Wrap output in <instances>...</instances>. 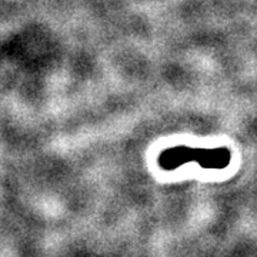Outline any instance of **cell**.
<instances>
[{
  "label": "cell",
  "mask_w": 257,
  "mask_h": 257,
  "mask_svg": "<svg viewBox=\"0 0 257 257\" xmlns=\"http://www.w3.org/2000/svg\"><path fill=\"white\" fill-rule=\"evenodd\" d=\"M230 152L226 147L197 149L176 146L163 150L159 156V165L165 170H175L186 163H197L204 169H224L230 163Z\"/></svg>",
  "instance_id": "1"
}]
</instances>
